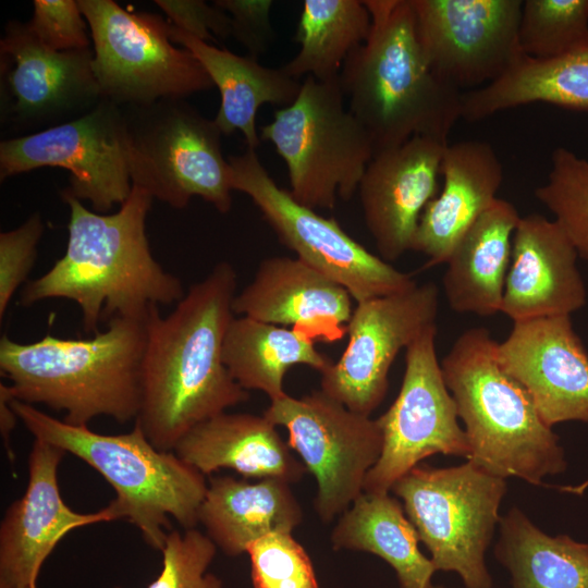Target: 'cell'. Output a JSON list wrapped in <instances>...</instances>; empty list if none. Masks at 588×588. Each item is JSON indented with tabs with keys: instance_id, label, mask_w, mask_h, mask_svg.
<instances>
[{
	"instance_id": "cell-1",
	"label": "cell",
	"mask_w": 588,
	"mask_h": 588,
	"mask_svg": "<svg viewBox=\"0 0 588 588\" xmlns=\"http://www.w3.org/2000/svg\"><path fill=\"white\" fill-rule=\"evenodd\" d=\"M235 290L236 272L222 261L168 316L149 310L135 422L160 451H174L192 428L249 399L222 358Z\"/></svg>"
},
{
	"instance_id": "cell-2",
	"label": "cell",
	"mask_w": 588,
	"mask_h": 588,
	"mask_svg": "<svg viewBox=\"0 0 588 588\" xmlns=\"http://www.w3.org/2000/svg\"><path fill=\"white\" fill-rule=\"evenodd\" d=\"M70 208L64 255L40 278L28 282L20 303L30 306L48 298L75 302L87 333L113 317L146 319L152 306L177 303L182 281L154 258L146 235L152 196L133 185L131 195L111 215L88 210L62 193Z\"/></svg>"
},
{
	"instance_id": "cell-3",
	"label": "cell",
	"mask_w": 588,
	"mask_h": 588,
	"mask_svg": "<svg viewBox=\"0 0 588 588\" xmlns=\"http://www.w3.org/2000/svg\"><path fill=\"white\" fill-rule=\"evenodd\" d=\"M371 27L346 59L340 85L375 154L414 136L448 140L461 119L460 90L442 82L419 44L412 0H364Z\"/></svg>"
},
{
	"instance_id": "cell-4",
	"label": "cell",
	"mask_w": 588,
	"mask_h": 588,
	"mask_svg": "<svg viewBox=\"0 0 588 588\" xmlns=\"http://www.w3.org/2000/svg\"><path fill=\"white\" fill-rule=\"evenodd\" d=\"M146 319L113 317L88 339L46 334L19 343L3 334L0 369L14 399L65 412L64 421L87 426L98 416L136 419L142 396Z\"/></svg>"
},
{
	"instance_id": "cell-5",
	"label": "cell",
	"mask_w": 588,
	"mask_h": 588,
	"mask_svg": "<svg viewBox=\"0 0 588 588\" xmlns=\"http://www.w3.org/2000/svg\"><path fill=\"white\" fill-rule=\"evenodd\" d=\"M497 341L485 327L457 336L440 362L479 468L534 486L566 470L560 438L541 419L530 395L499 364Z\"/></svg>"
},
{
	"instance_id": "cell-6",
	"label": "cell",
	"mask_w": 588,
	"mask_h": 588,
	"mask_svg": "<svg viewBox=\"0 0 588 588\" xmlns=\"http://www.w3.org/2000/svg\"><path fill=\"white\" fill-rule=\"evenodd\" d=\"M11 404L35 439L77 456L111 485L117 497L108 505L117 519L135 525L152 549L162 550L171 529L169 516L185 529L198 524L208 488L205 475L174 451L155 448L137 422L130 432L102 434L16 399Z\"/></svg>"
},
{
	"instance_id": "cell-7",
	"label": "cell",
	"mask_w": 588,
	"mask_h": 588,
	"mask_svg": "<svg viewBox=\"0 0 588 588\" xmlns=\"http://www.w3.org/2000/svg\"><path fill=\"white\" fill-rule=\"evenodd\" d=\"M344 99L340 78L306 76L295 100L260 128V139L271 143L286 164L290 194L314 210L351 199L375 155Z\"/></svg>"
},
{
	"instance_id": "cell-8",
	"label": "cell",
	"mask_w": 588,
	"mask_h": 588,
	"mask_svg": "<svg viewBox=\"0 0 588 588\" xmlns=\"http://www.w3.org/2000/svg\"><path fill=\"white\" fill-rule=\"evenodd\" d=\"M505 479L470 461L451 467L419 464L392 487L436 571L453 572L465 588H492L486 552L500 522Z\"/></svg>"
},
{
	"instance_id": "cell-9",
	"label": "cell",
	"mask_w": 588,
	"mask_h": 588,
	"mask_svg": "<svg viewBox=\"0 0 588 588\" xmlns=\"http://www.w3.org/2000/svg\"><path fill=\"white\" fill-rule=\"evenodd\" d=\"M133 185L175 209L195 196L219 212L232 208L230 164L221 131L185 99L122 107Z\"/></svg>"
},
{
	"instance_id": "cell-10",
	"label": "cell",
	"mask_w": 588,
	"mask_h": 588,
	"mask_svg": "<svg viewBox=\"0 0 588 588\" xmlns=\"http://www.w3.org/2000/svg\"><path fill=\"white\" fill-rule=\"evenodd\" d=\"M91 34V69L105 99L142 106L185 99L215 85L191 51L169 37V22L112 0H77Z\"/></svg>"
},
{
	"instance_id": "cell-11",
	"label": "cell",
	"mask_w": 588,
	"mask_h": 588,
	"mask_svg": "<svg viewBox=\"0 0 588 588\" xmlns=\"http://www.w3.org/2000/svg\"><path fill=\"white\" fill-rule=\"evenodd\" d=\"M228 161L232 189L253 200L279 241L298 259L343 286L356 303L417 284L411 274L351 237L335 219L297 203L270 176L256 149L247 147Z\"/></svg>"
},
{
	"instance_id": "cell-12",
	"label": "cell",
	"mask_w": 588,
	"mask_h": 588,
	"mask_svg": "<svg viewBox=\"0 0 588 588\" xmlns=\"http://www.w3.org/2000/svg\"><path fill=\"white\" fill-rule=\"evenodd\" d=\"M287 430L289 446L316 479L314 507L322 523L342 515L364 492L383 445L379 422L348 409L321 390L284 394L262 414Z\"/></svg>"
},
{
	"instance_id": "cell-13",
	"label": "cell",
	"mask_w": 588,
	"mask_h": 588,
	"mask_svg": "<svg viewBox=\"0 0 588 588\" xmlns=\"http://www.w3.org/2000/svg\"><path fill=\"white\" fill-rule=\"evenodd\" d=\"M42 167L69 170L62 193L89 201L96 212L121 206L133 188L122 107L103 98L73 121L0 143L1 181Z\"/></svg>"
},
{
	"instance_id": "cell-14",
	"label": "cell",
	"mask_w": 588,
	"mask_h": 588,
	"mask_svg": "<svg viewBox=\"0 0 588 588\" xmlns=\"http://www.w3.org/2000/svg\"><path fill=\"white\" fill-rule=\"evenodd\" d=\"M436 339L437 323L427 327L405 350L400 392L377 418L382 452L367 475L364 492L390 493L402 476L436 454L469 458V444L442 375Z\"/></svg>"
},
{
	"instance_id": "cell-15",
	"label": "cell",
	"mask_w": 588,
	"mask_h": 588,
	"mask_svg": "<svg viewBox=\"0 0 588 588\" xmlns=\"http://www.w3.org/2000/svg\"><path fill=\"white\" fill-rule=\"evenodd\" d=\"M89 49L54 51L27 22L9 21L0 39V121L19 136L40 132L90 111L103 97Z\"/></svg>"
},
{
	"instance_id": "cell-16",
	"label": "cell",
	"mask_w": 588,
	"mask_h": 588,
	"mask_svg": "<svg viewBox=\"0 0 588 588\" xmlns=\"http://www.w3.org/2000/svg\"><path fill=\"white\" fill-rule=\"evenodd\" d=\"M439 287L432 282L356 303L346 326L347 345L321 373L320 390L348 409L371 416L389 388L400 353L436 324Z\"/></svg>"
},
{
	"instance_id": "cell-17",
	"label": "cell",
	"mask_w": 588,
	"mask_h": 588,
	"mask_svg": "<svg viewBox=\"0 0 588 588\" xmlns=\"http://www.w3.org/2000/svg\"><path fill=\"white\" fill-rule=\"evenodd\" d=\"M425 58L434 74L463 93L503 75L524 54L520 0H412Z\"/></svg>"
},
{
	"instance_id": "cell-18",
	"label": "cell",
	"mask_w": 588,
	"mask_h": 588,
	"mask_svg": "<svg viewBox=\"0 0 588 588\" xmlns=\"http://www.w3.org/2000/svg\"><path fill=\"white\" fill-rule=\"evenodd\" d=\"M495 356L530 395L546 425L588 424V352L571 316L513 322L497 343Z\"/></svg>"
},
{
	"instance_id": "cell-19",
	"label": "cell",
	"mask_w": 588,
	"mask_h": 588,
	"mask_svg": "<svg viewBox=\"0 0 588 588\" xmlns=\"http://www.w3.org/2000/svg\"><path fill=\"white\" fill-rule=\"evenodd\" d=\"M64 454L62 449L35 439L26 491L8 507L0 525V588L36 585L42 563L68 532L117 519L109 505L83 514L64 503L58 483Z\"/></svg>"
},
{
	"instance_id": "cell-20",
	"label": "cell",
	"mask_w": 588,
	"mask_h": 588,
	"mask_svg": "<svg viewBox=\"0 0 588 588\" xmlns=\"http://www.w3.org/2000/svg\"><path fill=\"white\" fill-rule=\"evenodd\" d=\"M448 140L414 136L373 155L358 185L366 226L380 257L394 261L413 249L420 217L436 197Z\"/></svg>"
},
{
	"instance_id": "cell-21",
	"label": "cell",
	"mask_w": 588,
	"mask_h": 588,
	"mask_svg": "<svg viewBox=\"0 0 588 588\" xmlns=\"http://www.w3.org/2000/svg\"><path fill=\"white\" fill-rule=\"evenodd\" d=\"M578 254L562 226L539 213L520 216L512 240L501 313L513 322L571 316L587 302Z\"/></svg>"
},
{
	"instance_id": "cell-22",
	"label": "cell",
	"mask_w": 588,
	"mask_h": 588,
	"mask_svg": "<svg viewBox=\"0 0 588 588\" xmlns=\"http://www.w3.org/2000/svg\"><path fill=\"white\" fill-rule=\"evenodd\" d=\"M353 297L340 284L297 257L260 261L255 277L233 301V311L291 329L311 341L335 342L346 334Z\"/></svg>"
},
{
	"instance_id": "cell-23",
	"label": "cell",
	"mask_w": 588,
	"mask_h": 588,
	"mask_svg": "<svg viewBox=\"0 0 588 588\" xmlns=\"http://www.w3.org/2000/svg\"><path fill=\"white\" fill-rule=\"evenodd\" d=\"M440 174L443 187L425 208L413 249L424 268L445 264L458 241L498 198L503 167L489 143L462 140L445 146Z\"/></svg>"
},
{
	"instance_id": "cell-24",
	"label": "cell",
	"mask_w": 588,
	"mask_h": 588,
	"mask_svg": "<svg viewBox=\"0 0 588 588\" xmlns=\"http://www.w3.org/2000/svg\"><path fill=\"white\" fill-rule=\"evenodd\" d=\"M174 452L205 476L229 468L245 479L275 477L294 483L307 471L277 426L249 413L224 412L198 424Z\"/></svg>"
},
{
	"instance_id": "cell-25",
	"label": "cell",
	"mask_w": 588,
	"mask_h": 588,
	"mask_svg": "<svg viewBox=\"0 0 588 588\" xmlns=\"http://www.w3.org/2000/svg\"><path fill=\"white\" fill-rule=\"evenodd\" d=\"M289 481L269 477L252 482L231 476L212 477L198 512V523L217 548L229 556L267 534L293 532L304 520L303 509Z\"/></svg>"
},
{
	"instance_id": "cell-26",
	"label": "cell",
	"mask_w": 588,
	"mask_h": 588,
	"mask_svg": "<svg viewBox=\"0 0 588 588\" xmlns=\"http://www.w3.org/2000/svg\"><path fill=\"white\" fill-rule=\"evenodd\" d=\"M519 219L512 203L497 198L458 241L442 277L453 311L482 317L501 313L512 240Z\"/></svg>"
},
{
	"instance_id": "cell-27",
	"label": "cell",
	"mask_w": 588,
	"mask_h": 588,
	"mask_svg": "<svg viewBox=\"0 0 588 588\" xmlns=\"http://www.w3.org/2000/svg\"><path fill=\"white\" fill-rule=\"evenodd\" d=\"M173 44L187 49L199 61L220 93V107L215 123L222 135L238 131L248 148L260 145L256 117L265 103L281 108L297 97L302 83L282 69L261 65L253 57H242L228 49L201 41L169 22Z\"/></svg>"
},
{
	"instance_id": "cell-28",
	"label": "cell",
	"mask_w": 588,
	"mask_h": 588,
	"mask_svg": "<svg viewBox=\"0 0 588 588\" xmlns=\"http://www.w3.org/2000/svg\"><path fill=\"white\" fill-rule=\"evenodd\" d=\"M588 112V41L551 59L522 54L499 78L463 91L461 118L476 122L530 103Z\"/></svg>"
},
{
	"instance_id": "cell-29",
	"label": "cell",
	"mask_w": 588,
	"mask_h": 588,
	"mask_svg": "<svg viewBox=\"0 0 588 588\" xmlns=\"http://www.w3.org/2000/svg\"><path fill=\"white\" fill-rule=\"evenodd\" d=\"M418 542L402 502L390 493L363 492L339 516L331 532L334 550L368 552L385 561L400 588H432L437 571Z\"/></svg>"
},
{
	"instance_id": "cell-30",
	"label": "cell",
	"mask_w": 588,
	"mask_h": 588,
	"mask_svg": "<svg viewBox=\"0 0 588 588\" xmlns=\"http://www.w3.org/2000/svg\"><path fill=\"white\" fill-rule=\"evenodd\" d=\"M222 358L243 389L261 391L270 401L286 394L283 382L291 367L305 365L322 373L333 363L316 348L314 341L293 329L246 316L230 322Z\"/></svg>"
},
{
	"instance_id": "cell-31",
	"label": "cell",
	"mask_w": 588,
	"mask_h": 588,
	"mask_svg": "<svg viewBox=\"0 0 588 588\" xmlns=\"http://www.w3.org/2000/svg\"><path fill=\"white\" fill-rule=\"evenodd\" d=\"M493 553L511 588H588V543L550 536L517 506L499 522Z\"/></svg>"
},
{
	"instance_id": "cell-32",
	"label": "cell",
	"mask_w": 588,
	"mask_h": 588,
	"mask_svg": "<svg viewBox=\"0 0 588 588\" xmlns=\"http://www.w3.org/2000/svg\"><path fill=\"white\" fill-rule=\"evenodd\" d=\"M370 27L364 0H305L294 36L301 48L281 69L296 79L339 78L348 56L367 40Z\"/></svg>"
},
{
	"instance_id": "cell-33",
	"label": "cell",
	"mask_w": 588,
	"mask_h": 588,
	"mask_svg": "<svg viewBox=\"0 0 588 588\" xmlns=\"http://www.w3.org/2000/svg\"><path fill=\"white\" fill-rule=\"evenodd\" d=\"M588 41V0H525L518 26L524 54L551 59Z\"/></svg>"
},
{
	"instance_id": "cell-34",
	"label": "cell",
	"mask_w": 588,
	"mask_h": 588,
	"mask_svg": "<svg viewBox=\"0 0 588 588\" xmlns=\"http://www.w3.org/2000/svg\"><path fill=\"white\" fill-rule=\"evenodd\" d=\"M535 196L553 215L578 256L588 261V160L567 148H555L548 179Z\"/></svg>"
},
{
	"instance_id": "cell-35",
	"label": "cell",
	"mask_w": 588,
	"mask_h": 588,
	"mask_svg": "<svg viewBox=\"0 0 588 588\" xmlns=\"http://www.w3.org/2000/svg\"><path fill=\"white\" fill-rule=\"evenodd\" d=\"M246 553L254 588H320L311 559L292 532L267 534Z\"/></svg>"
},
{
	"instance_id": "cell-36",
	"label": "cell",
	"mask_w": 588,
	"mask_h": 588,
	"mask_svg": "<svg viewBox=\"0 0 588 588\" xmlns=\"http://www.w3.org/2000/svg\"><path fill=\"white\" fill-rule=\"evenodd\" d=\"M217 546L196 528L183 534L170 530L162 552V568L147 588H223L216 575L207 573Z\"/></svg>"
},
{
	"instance_id": "cell-37",
	"label": "cell",
	"mask_w": 588,
	"mask_h": 588,
	"mask_svg": "<svg viewBox=\"0 0 588 588\" xmlns=\"http://www.w3.org/2000/svg\"><path fill=\"white\" fill-rule=\"evenodd\" d=\"M27 22L35 37L54 51L89 49L87 22L76 0H35Z\"/></svg>"
},
{
	"instance_id": "cell-38",
	"label": "cell",
	"mask_w": 588,
	"mask_h": 588,
	"mask_svg": "<svg viewBox=\"0 0 588 588\" xmlns=\"http://www.w3.org/2000/svg\"><path fill=\"white\" fill-rule=\"evenodd\" d=\"M44 232L39 212L33 213L16 229L0 233V319L2 321L12 296L27 279L37 256Z\"/></svg>"
},
{
	"instance_id": "cell-39",
	"label": "cell",
	"mask_w": 588,
	"mask_h": 588,
	"mask_svg": "<svg viewBox=\"0 0 588 588\" xmlns=\"http://www.w3.org/2000/svg\"><path fill=\"white\" fill-rule=\"evenodd\" d=\"M169 17V22L182 32L210 44L217 38L232 37L230 15L216 4L201 0H155Z\"/></svg>"
},
{
	"instance_id": "cell-40",
	"label": "cell",
	"mask_w": 588,
	"mask_h": 588,
	"mask_svg": "<svg viewBox=\"0 0 588 588\" xmlns=\"http://www.w3.org/2000/svg\"><path fill=\"white\" fill-rule=\"evenodd\" d=\"M232 21V37L242 44L249 57L258 59L274 41L270 23L271 0H216Z\"/></svg>"
},
{
	"instance_id": "cell-41",
	"label": "cell",
	"mask_w": 588,
	"mask_h": 588,
	"mask_svg": "<svg viewBox=\"0 0 588 588\" xmlns=\"http://www.w3.org/2000/svg\"><path fill=\"white\" fill-rule=\"evenodd\" d=\"M14 399L11 385L0 383V430L5 445V451L11 462L15 461L14 453L11 449V433L15 427L16 419L19 418L15 411L12 407V400Z\"/></svg>"
},
{
	"instance_id": "cell-42",
	"label": "cell",
	"mask_w": 588,
	"mask_h": 588,
	"mask_svg": "<svg viewBox=\"0 0 588 588\" xmlns=\"http://www.w3.org/2000/svg\"><path fill=\"white\" fill-rule=\"evenodd\" d=\"M588 488V478L577 485V486H563V487H559V490L562 491V492H569V493H574V494H577V495H580L583 494Z\"/></svg>"
},
{
	"instance_id": "cell-43",
	"label": "cell",
	"mask_w": 588,
	"mask_h": 588,
	"mask_svg": "<svg viewBox=\"0 0 588 588\" xmlns=\"http://www.w3.org/2000/svg\"><path fill=\"white\" fill-rule=\"evenodd\" d=\"M26 588H37V584L36 585H32V586H28Z\"/></svg>"
},
{
	"instance_id": "cell-44",
	"label": "cell",
	"mask_w": 588,
	"mask_h": 588,
	"mask_svg": "<svg viewBox=\"0 0 588 588\" xmlns=\"http://www.w3.org/2000/svg\"><path fill=\"white\" fill-rule=\"evenodd\" d=\"M432 588H445L443 586H433Z\"/></svg>"
}]
</instances>
